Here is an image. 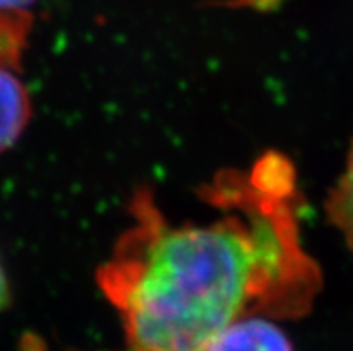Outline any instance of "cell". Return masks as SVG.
Masks as SVG:
<instances>
[{
	"mask_svg": "<svg viewBox=\"0 0 353 351\" xmlns=\"http://www.w3.org/2000/svg\"><path fill=\"white\" fill-rule=\"evenodd\" d=\"M294 194V169L276 152L203 190L224 212L210 223L169 224L140 192L134 224L97 274L133 351H206L241 317L307 314L321 271L301 245Z\"/></svg>",
	"mask_w": 353,
	"mask_h": 351,
	"instance_id": "1",
	"label": "cell"
},
{
	"mask_svg": "<svg viewBox=\"0 0 353 351\" xmlns=\"http://www.w3.org/2000/svg\"><path fill=\"white\" fill-rule=\"evenodd\" d=\"M271 317L246 316L233 321L206 351H294L289 337Z\"/></svg>",
	"mask_w": 353,
	"mask_h": 351,
	"instance_id": "2",
	"label": "cell"
},
{
	"mask_svg": "<svg viewBox=\"0 0 353 351\" xmlns=\"http://www.w3.org/2000/svg\"><path fill=\"white\" fill-rule=\"evenodd\" d=\"M32 117L31 95L14 70L0 68V154L14 146Z\"/></svg>",
	"mask_w": 353,
	"mask_h": 351,
	"instance_id": "3",
	"label": "cell"
},
{
	"mask_svg": "<svg viewBox=\"0 0 353 351\" xmlns=\"http://www.w3.org/2000/svg\"><path fill=\"white\" fill-rule=\"evenodd\" d=\"M325 208L330 224L343 235L353 253V138L350 142L345 170L332 187Z\"/></svg>",
	"mask_w": 353,
	"mask_h": 351,
	"instance_id": "4",
	"label": "cell"
},
{
	"mask_svg": "<svg viewBox=\"0 0 353 351\" xmlns=\"http://www.w3.org/2000/svg\"><path fill=\"white\" fill-rule=\"evenodd\" d=\"M31 11H0V68L17 70L31 32Z\"/></svg>",
	"mask_w": 353,
	"mask_h": 351,
	"instance_id": "5",
	"label": "cell"
},
{
	"mask_svg": "<svg viewBox=\"0 0 353 351\" xmlns=\"http://www.w3.org/2000/svg\"><path fill=\"white\" fill-rule=\"evenodd\" d=\"M11 298H13L11 283H9L8 272H6L4 265L0 262V312H4L11 305Z\"/></svg>",
	"mask_w": 353,
	"mask_h": 351,
	"instance_id": "6",
	"label": "cell"
},
{
	"mask_svg": "<svg viewBox=\"0 0 353 351\" xmlns=\"http://www.w3.org/2000/svg\"><path fill=\"white\" fill-rule=\"evenodd\" d=\"M36 0H0V11H29Z\"/></svg>",
	"mask_w": 353,
	"mask_h": 351,
	"instance_id": "7",
	"label": "cell"
}]
</instances>
